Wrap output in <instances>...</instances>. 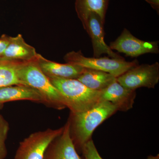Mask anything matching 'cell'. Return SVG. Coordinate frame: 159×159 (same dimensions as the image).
<instances>
[{
	"instance_id": "obj_1",
	"label": "cell",
	"mask_w": 159,
	"mask_h": 159,
	"mask_svg": "<svg viewBox=\"0 0 159 159\" xmlns=\"http://www.w3.org/2000/svg\"><path fill=\"white\" fill-rule=\"evenodd\" d=\"M117 111L112 103L101 100L85 111L71 114L69 120L70 131L76 149L81 151L84 144L91 139L95 129Z\"/></svg>"
},
{
	"instance_id": "obj_2",
	"label": "cell",
	"mask_w": 159,
	"mask_h": 159,
	"mask_svg": "<svg viewBox=\"0 0 159 159\" xmlns=\"http://www.w3.org/2000/svg\"><path fill=\"white\" fill-rule=\"evenodd\" d=\"M49 79L59 91L71 114L85 111L101 101V91L91 89L77 79Z\"/></svg>"
},
{
	"instance_id": "obj_3",
	"label": "cell",
	"mask_w": 159,
	"mask_h": 159,
	"mask_svg": "<svg viewBox=\"0 0 159 159\" xmlns=\"http://www.w3.org/2000/svg\"><path fill=\"white\" fill-rule=\"evenodd\" d=\"M17 73L24 85L35 89L42 95L46 105L57 110L66 107L59 91L52 84L49 77L43 73L36 59L19 62Z\"/></svg>"
},
{
	"instance_id": "obj_4",
	"label": "cell",
	"mask_w": 159,
	"mask_h": 159,
	"mask_svg": "<svg viewBox=\"0 0 159 159\" xmlns=\"http://www.w3.org/2000/svg\"><path fill=\"white\" fill-rule=\"evenodd\" d=\"M64 58L66 63L77 65L84 68L103 71L116 77L121 76L139 65L137 60L132 61H126L124 58L86 57L81 51L69 52L66 54Z\"/></svg>"
},
{
	"instance_id": "obj_5",
	"label": "cell",
	"mask_w": 159,
	"mask_h": 159,
	"mask_svg": "<svg viewBox=\"0 0 159 159\" xmlns=\"http://www.w3.org/2000/svg\"><path fill=\"white\" fill-rule=\"evenodd\" d=\"M64 126L57 129H48L31 134L20 142L14 159H44L51 142L62 133Z\"/></svg>"
},
{
	"instance_id": "obj_6",
	"label": "cell",
	"mask_w": 159,
	"mask_h": 159,
	"mask_svg": "<svg viewBox=\"0 0 159 159\" xmlns=\"http://www.w3.org/2000/svg\"><path fill=\"white\" fill-rule=\"evenodd\" d=\"M117 81L133 90L141 87L154 89L159 81V63L138 65L116 78Z\"/></svg>"
},
{
	"instance_id": "obj_7",
	"label": "cell",
	"mask_w": 159,
	"mask_h": 159,
	"mask_svg": "<svg viewBox=\"0 0 159 159\" xmlns=\"http://www.w3.org/2000/svg\"><path fill=\"white\" fill-rule=\"evenodd\" d=\"M112 50L125 54L131 57H137L142 54H158V41H144L134 36L130 31L124 29L115 41L110 44Z\"/></svg>"
},
{
	"instance_id": "obj_8",
	"label": "cell",
	"mask_w": 159,
	"mask_h": 159,
	"mask_svg": "<svg viewBox=\"0 0 159 159\" xmlns=\"http://www.w3.org/2000/svg\"><path fill=\"white\" fill-rule=\"evenodd\" d=\"M104 23L98 14L90 12L84 28L92 39L94 57H100L102 54H107L111 58H123L115 53L104 41Z\"/></svg>"
},
{
	"instance_id": "obj_9",
	"label": "cell",
	"mask_w": 159,
	"mask_h": 159,
	"mask_svg": "<svg viewBox=\"0 0 159 159\" xmlns=\"http://www.w3.org/2000/svg\"><path fill=\"white\" fill-rule=\"evenodd\" d=\"M44 159H82L71 138L69 120L64 126L62 133L49 145Z\"/></svg>"
},
{
	"instance_id": "obj_10",
	"label": "cell",
	"mask_w": 159,
	"mask_h": 159,
	"mask_svg": "<svg viewBox=\"0 0 159 159\" xmlns=\"http://www.w3.org/2000/svg\"><path fill=\"white\" fill-rule=\"evenodd\" d=\"M136 97V90L123 86L117 80L101 91V100L112 103L117 111H126L132 108Z\"/></svg>"
},
{
	"instance_id": "obj_11",
	"label": "cell",
	"mask_w": 159,
	"mask_h": 159,
	"mask_svg": "<svg viewBox=\"0 0 159 159\" xmlns=\"http://www.w3.org/2000/svg\"><path fill=\"white\" fill-rule=\"evenodd\" d=\"M39 54L34 47L25 41L22 35L10 36L9 42L6 51L0 57V61L24 62L35 60Z\"/></svg>"
},
{
	"instance_id": "obj_12",
	"label": "cell",
	"mask_w": 159,
	"mask_h": 159,
	"mask_svg": "<svg viewBox=\"0 0 159 159\" xmlns=\"http://www.w3.org/2000/svg\"><path fill=\"white\" fill-rule=\"evenodd\" d=\"M36 61L40 68L49 78L77 79L85 68L77 65L61 64L46 59L39 54Z\"/></svg>"
},
{
	"instance_id": "obj_13",
	"label": "cell",
	"mask_w": 159,
	"mask_h": 159,
	"mask_svg": "<svg viewBox=\"0 0 159 159\" xmlns=\"http://www.w3.org/2000/svg\"><path fill=\"white\" fill-rule=\"evenodd\" d=\"M17 100H30L46 105L42 95L29 86L16 84L0 87V102L4 103Z\"/></svg>"
},
{
	"instance_id": "obj_14",
	"label": "cell",
	"mask_w": 159,
	"mask_h": 159,
	"mask_svg": "<svg viewBox=\"0 0 159 159\" xmlns=\"http://www.w3.org/2000/svg\"><path fill=\"white\" fill-rule=\"evenodd\" d=\"M116 78L103 71L85 68L77 79L91 89L102 91L116 81Z\"/></svg>"
},
{
	"instance_id": "obj_15",
	"label": "cell",
	"mask_w": 159,
	"mask_h": 159,
	"mask_svg": "<svg viewBox=\"0 0 159 159\" xmlns=\"http://www.w3.org/2000/svg\"><path fill=\"white\" fill-rule=\"evenodd\" d=\"M109 0H75V10L84 28L90 12L97 13L105 22Z\"/></svg>"
},
{
	"instance_id": "obj_16",
	"label": "cell",
	"mask_w": 159,
	"mask_h": 159,
	"mask_svg": "<svg viewBox=\"0 0 159 159\" xmlns=\"http://www.w3.org/2000/svg\"><path fill=\"white\" fill-rule=\"evenodd\" d=\"M19 62L0 61V87L22 84L17 73Z\"/></svg>"
},
{
	"instance_id": "obj_17",
	"label": "cell",
	"mask_w": 159,
	"mask_h": 159,
	"mask_svg": "<svg viewBox=\"0 0 159 159\" xmlns=\"http://www.w3.org/2000/svg\"><path fill=\"white\" fill-rule=\"evenodd\" d=\"M9 130V123L0 114V159H5L8 154L6 142Z\"/></svg>"
},
{
	"instance_id": "obj_18",
	"label": "cell",
	"mask_w": 159,
	"mask_h": 159,
	"mask_svg": "<svg viewBox=\"0 0 159 159\" xmlns=\"http://www.w3.org/2000/svg\"><path fill=\"white\" fill-rule=\"evenodd\" d=\"M81 151L85 159H103L99 154L92 139L84 144Z\"/></svg>"
},
{
	"instance_id": "obj_19",
	"label": "cell",
	"mask_w": 159,
	"mask_h": 159,
	"mask_svg": "<svg viewBox=\"0 0 159 159\" xmlns=\"http://www.w3.org/2000/svg\"><path fill=\"white\" fill-rule=\"evenodd\" d=\"M147 3L150 4L151 6L155 10H156L158 13L159 11V0H145Z\"/></svg>"
},
{
	"instance_id": "obj_20",
	"label": "cell",
	"mask_w": 159,
	"mask_h": 159,
	"mask_svg": "<svg viewBox=\"0 0 159 159\" xmlns=\"http://www.w3.org/2000/svg\"><path fill=\"white\" fill-rule=\"evenodd\" d=\"M147 159H159V155L158 154L156 156H149L147 158Z\"/></svg>"
},
{
	"instance_id": "obj_21",
	"label": "cell",
	"mask_w": 159,
	"mask_h": 159,
	"mask_svg": "<svg viewBox=\"0 0 159 159\" xmlns=\"http://www.w3.org/2000/svg\"><path fill=\"white\" fill-rule=\"evenodd\" d=\"M3 107H4V103L0 102V111L3 108Z\"/></svg>"
}]
</instances>
